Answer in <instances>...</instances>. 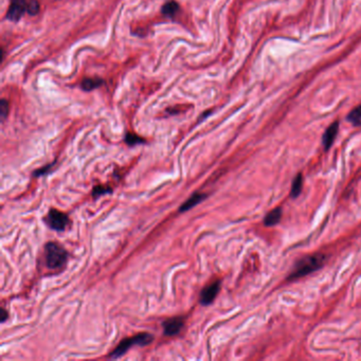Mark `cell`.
Masks as SVG:
<instances>
[{
	"mask_svg": "<svg viewBox=\"0 0 361 361\" xmlns=\"http://www.w3.org/2000/svg\"><path fill=\"white\" fill-rule=\"evenodd\" d=\"M325 261L326 257L324 254H315L302 258L297 263V265L294 266L293 271L289 274V278L288 279L294 280L305 277L307 274L321 268L323 264L325 263Z\"/></svg>",
	"mask_w": 361,
	"mask_h": 361,
	"instance_id": "6da1fadb",
	"label": "cell"
},
{
	"mask_svg": "<svg viewBox=\"0 0 361 361\" xmlns=\"http://www.w3.org/2000/svg\"><path fill=\"white\" fill-rule=\"evenodd\" d=\"M45 258L49 269L59 270L66 265L68 253L61 245L50 242L45 247Z\"/></svg>",
	"mask_w": 361,
	"mask_h": 361,
	"instance_id": "7a4b0ae2",
	"label": "cell"
},
{
	"mask_svg": "<svg viewBox=\"0 0 361 361\" xmlns=\"http://www.w3.org/2000/svg\"><path fill=\"white\" fill-rule=\"evenodd\" d=\"M153 341V336L147 333H141L136 335L132 338L124 339L123 341H121L114 351L110 354L111 358H119L132 348L134 345H147Z\"/></svg>",
	"mask_w": 361,
	"mask_h": 361,
	"instance_id": "3957f363",
	"label": "cell"
},
{
	"mask_svg": "<svg viewBox=\"0 0 361 361\" xmlns=\"http://www.w3.org/2000/svg\"><path fill=\"white\" fill-rule=\"evenodd\" d=\"M45 221L47 225L55 231H64L69 225L68 216L55 209H51L46 216Z\"/></svg>",
	"mask_w": 361,
	"mask_h": 361,
	"instance_id": "277c9868",
	"label": "cell"
},
{
	"mask_svg": "<svg viewBox=\"0 0 361 361\" xmlns=\"http://www.w3.org/2000/svg\"><path fill=\"white\" fill-rule=\"evenodd\" d=\"M29 0H11V5L6 14V18L12 21H18L25 12H28Z\"/></svg>",
	"mask_w": 361,
	"mask_h": 361,
	"instance_id": "5b68a950",
	"label": "cell"
},
{
	"mask_svg": "<svg viewBox=\"0 0 361 361\" xmlns=\"http://www.w3.org/2000/svg\"><path fill=\"white\" fill-rule=\"evenodd\" d=\"M220 289V283L219 281H216V282H213L212 284H210L209 286H207L205 289L201 291L200 294V302L203 305H209L214 301V299L217 295L218 291Z\"/></svg>",
	"mask_w": 361,
	"mask_h": 361,
	"instance_id": "8992f818",
	"label": "cell"
},
{
	"mask_svg": "<svg viewBox=\"0 0 361 361\" xmlns=\"http://www.w3.org/2000/svg\"><path fill=\"white\" fill-rule=\"evenodd\" d=\"M183 319L182 318H172L163 322L164 334L167 336H175L180 333V330L183 327Z\"/></svg>",
	"mask_w": 361,
	"mask_h": 361,
	"instance_id": "52a82bcc",
	"label": "cell"
},
{
	"mask_svg": "<svg viewBox=\"0 0 361 361\" xmlns=\"http://www.w3.org/2000/svg\"><path fill=\"white\" fill-rule=\"evenodd\" d=\"M338 129H339V122H334V123L326 129L325 133H324L323 145L325 149H328L331 145H333V143L336 139V136L338 134Z\"/></svg>",
	"mask_w": 361,
	"mask_h": 361,
	"instance_id": "ba28073f",
	"label": "cell"
},
{
	"mask_svg": "<svg viewBox=\"0 0 361 361\" xmlns=\"http://www.w3.org/2000/svg\"><path fill=\"white\" fill-rule=\"evenodd\" d=\"M206 197L205 194H201V193H195L193 194L192 196L187 199L185 203L180 207V212H184V211H187L190 210V209H192L194 206L198 205L201 200H204Z\"/></svg>",
	"mask_w": 361,
	"mask_h": 361,
	"instance_id": "9c48e42d",
	"label": "cell"
},
{
	"mask_svg": "<svg viewBox=\"0 0 361 361\" xmlns=\"http://www.w3.org/2000/svg\"><path fill=\"white\" fill-rule=\"evenodd\" d=\"M281 217H282V210H281L280 208L274 209V210H272L271 212H269L266 215L265 220H264L265 226L271 227V226L277 225V223L281 220Z\"/></svg>",
	"mask_w": 361,
	"mask_h": 361,
	"instance_id": "30bf717a",
	"label": "cell"
},
{
	"mask_svg": "<svg viewBox=\"0 0 361 361\" xmlns=\"http://www.w3.org/2000/svg\"><path fill=\"white\" fill-rule=\"evenodd\" d=\"M102 84H103L102 79L97 78V77H95V78L88 77V78H85L82 82V88L86 91H90V90H93V89L100 87Z\"/></svg>",
	"mask_w": 361,
	"mask_h": 361,
	"instance_id": "8fae6325",
	"label": "cell"
},
{
	"mask_svg": "<svg viewBox=\"0 0 361 361\" xmlns=\"http://www.w3.org/2000/svg\"><path fill=\"white\" fill-rule=\"evenodd\" d=\"M303 187V176L301 174H298L297 177L293 179L292 185H291V197L297 198L301 194Z\"/></svg>",
	"mask_w": 361,
	"mask_h": 361,
	"instance_id": "7c38bea8",
	"label": "cell"
},
{
	"mask_svg": "<svg viewBox=\"0 0 361 361\" xmlns=\"http://www.w3.org/2000/svg\"><path fill=\"white\" fill-rule=\"evenodd\" d=\"M178 10H179V5L176 1H174V0H171V1L167 2L162 6V13L165 16H169V17L174 16Z\"/></svg>",
	"mask_w": 361,
	"mask_h": 361,
	"instance_id": "4fadbf2b",
	"label": "cell"
},
{
	"mask_svg": "<svg viewBox=\"0 0 361 361\" xmlns=\"http://www.w3.org/2000/svg\"><path fill=\"white\" fill-rule=\"evenodd\" d=\"M348 120L353 125H361V107H357L354 110H352L348 115Z\"/></svg>",
	"mask_w": 361,
	"mask_h": 361,
	"instance_id": "5bb4252c",
	"label": "cell"
},
{
	"mask_svg": "<svg viewBox=\"0 0 361 361\" xmlns=\"http://www.w3.org/2000/svg\"><path fill=\"white\" fill-rule=\"evenodd\" d=\"M125 141L128 145H136V144L144 142V140L142 138H140L139 136H137L135 134H127L125 137Z\"/></svg>",
	"mask_w": 361,
	"mask_h": 361,
	"instance_id": "9a60e30c",
	"label": "cell"
},
{
	"mask_svg": "<svg viewBox=\"0 0 361 361\" xmlns=\"http://www.w3.org/2000/svg\"><path fill=\"white\" fill-rule=\"evenodd\" d=\"M39 12V3L37 0H29L28 2V13L30 15H36Z\"/></svg>",
	"mask_w": 361,
	"mask_h": 361,
	"instance_id": "2e32d148",
	"label": "cell"
},
{
	"mask_svg": "<svg viewBox=\"0 0 361 361\" xmlns=\"http://www.w3.org/2000/svg\"><path fill=\"white\" fill-rule=\"evenodd\" d=\"M8 112H9V103H8V101L1 100V102H0V115H1V120L2 121H4V119L6 118V115H8Z\"/></svg>",
	"mask_w": 361,
	"mask_h": 361,
	"instance_id": "e0dca14e",
	"label": "cell"
},
{
	"mask_svg": "<svg viewBox=\"0 0 361 361\" xmlns=\"http://www.w3.org/2000/svg\"><path fill=\"white\" fill-rule=\"evenodd\" d=\"M110 191L111 190L108 189V187H107V189H105L104 186H97V187H95V189H93L92 194L95 195V197H98V196H100V195L105 194V193H109Z\"/></svg>",
	"mask_w": 361,
	"mask_h": 361,
	"instance_id": "ac0fdd59",
	"label": "cell"
},
{
	"mask_svg": "<svg viewBox=\"0 0 361 361\" xmlns=\"http://www.w3.org/2000/svg\"><path fill=\"white\" fill-rule=\"evenodd\" d=\"M0 319H1V322H4L6 319H8V314L4 309H1V316H0Z\"/></svg>",
	"mask_w": 361,
	"mask_h": 361,
	"instance_id": "d6986e66",
	"label": "cell"
}]
</instances>
